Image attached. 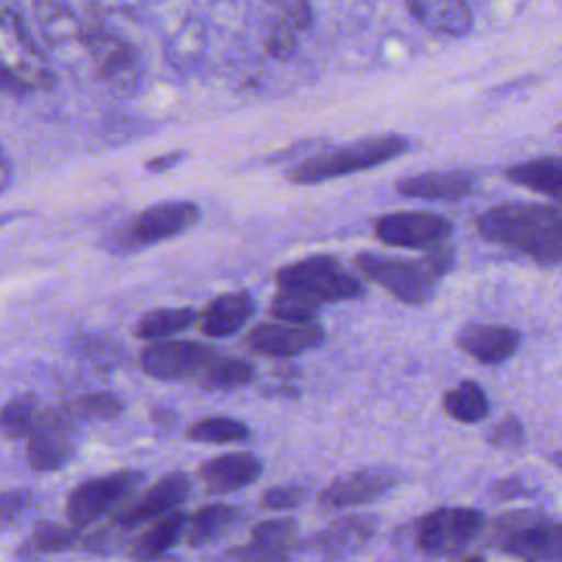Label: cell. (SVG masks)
I'll list each match as a JSON object with an SVG mask.
<instances>
[{
	"mask_svg": "<svg viewBox=\"0 0 562 562\" xmlns=\"http://www.w3.org/2000/svg\"><path fill=\"white\" fill-rule=\"evenodd\" d=\"M476 231L490 244L538 263H562V204L505 202L476 217Z\"/></svg>",
	"mask_w": 562,
	"mask_h": 562,
	"instance_id": "1",
	"label": "cell"
},
{
	"mask_svg": "<svg viewBox=\"0 0 562 562\" xmlns=\"http://www.w3.org/2000/svg\"><path fill=\"white\" fill-rule=\"evenodd\" d=\"M356 268L406 305H424L432 299L437 281L454 266V248L439 244L419 259L393 257L382 252H358Z\"/></svg>",
	"mask_w": 562,
	"mask_h": 562,
	"instance_id": "2",
	"label": "cell"
},
{
	"mask_svg": "<svg viewBox=\"0 0 562 562\" xmlns=\"http://www.w3.org/2000/svg\"><path fill=\"white\" fill-rule=\"evenodd\" d=\"M408 149V140L397 134H380L356 140L345 147L305 158L288 171V180L294 184H321L347 173L367 171L380 167Z\"/></svg>",
	"mask_w": 562,
	"mask_h": 562,
	"instance_id": "3",
	"label": "cell"
},
{
	"mask_svg": "<svg viewBox=\"0 0 562 562\" xmlns=\"http://www.w3.org/2000/svg\"><path fill=\"white\" fill-rule=\"evenodd\" d=\"M274 283L279 290L301 294L318 305L342 303L364 294L362 281L347 272L331 255H312L292 261L274 272Z\"/></svg>",
	"mask_w": 562,
	"mask_h": 562,
	"instance_id": "4",
	"label": "cell"
},
{
	"mask_svg": "<svg viewBox=\"0 0 562 562\" xmlns=\"http://www.w3.org/2000/svg\"><path fill=\"white\" fill-rule=\"evenodd\" d=\"M53 75L44 64L40 48L22 20V13L4 4L2 7V88L4 92H26L35 88H48Z\"/></svg>",
	"mask_w": 562,
	"mask_h": 562,
	"instance_id": "5",
	"label": "cell"
},
{
	"mask_svg": "<svg viewBox=\"0 0 562 562\" xmlns=\"http://www.w3.org/2000/svg\"><path fill=\"white\" fill-rule=\"evenodd\" d=\"M485 518L472 507H437L413 527V544L424 555L461 558V551L479 538Z\"/></svg>",
	"mask_w": 562,
	"mask_h": 562,
	"instance_id": "6",
	"label": "cell"
},
{
	"mask_svg": "<svg viewBox=\"0 0 562 562\" xmlns=\"http://www.w3.org/2000/svg\"><path fill=\"white\" fill-rule=\"evenodd\" d=\"M494 547L520 560H562V522L538 514H509L494 522Z\"/></svg>",
	"mask_w": 562,
	"mask_h": 562,
	"instance_id": "7",
	"label": "cell"
},
{
	"mask_svg": "<svg viewBox=\"0 0 562 562\" xmlns=\"http://www.w3.org/2000/svg\"><path fill=\"white\" fill-rule=\"evenodd\" d=\"M83 46L101 83L114 97H132L140 81V64L134 46L101 26H86Z\"/></svg>",
	"mask_w": 562,
	"mask_h": 562,
	"instance_id": "8",
	"label": "cell"
},
{
	"mask_svg": "<svg viewBox=\"0 0 562 562\" xmlns=\"http://www.w3.org/2000/svg\"><path fill=\"white\" fill-rule=\"evenodd\" d=\"M200 220V206L189 200H167L140 211L127 226L119 228L110 244L127 248H140L167 241L182 235Z\"/></svg>",
	"mask_w": 562,
	"mask_h": 562,
	"instance_id": "9",
	"label": "cell"
},
{
	"mask_svg": "<svg viewBox=\"0 0 562 562\" xmlns=\"http://www.w3.org/2000/svg\"><path fill=\"white\" fill-rule=\"evenodd\" d=\"M140 483L143 474L136 470H119L86 479L70 490L66 498V516L75 527H88L119 507Z\"/></svg>",
	"mask_w": 562,
	"mask_h": 562,
	"instance_id": "10",
	"label": "cell"
},
{
	"mask_svg": "<svg viewBox=\"0 0 562 562\" xmlns=\"http://www.w3.org/2000/svg\"><path fill=\"white\" fill-rule=\"evenodd\" d=\"M79 422L61 404L40 411V417L26 437V461L35 472H57L75 454V430Z\"/></svg>",
	"mask_w": 562,
	"mask_h": 562,
	"instance_id": "11",
	"label": "cell"
},
{
	"mask_svg": "<svg viewBox=\"0 0 562 562\" xmlns=\"http://www.w3.org/2000/svg\"><path fill=\"white\" fill-rule=\"evenodd\" d=\"M217 349L200 340H151L140 351V369L154 380L184 382L200 378Z\"/></svg>",
	"mask_w": 562,
	"mask_h": 562,
	"instance_id": "12",
	"label": "cell"
},
{
	"mask_svg": "<svg viewBox=\"0 0 562 562\" xmlns=\"http://www.w3.org/2000/svg\"><path fill=\"white\" fill-rule=\"evenodd\" d=\"M454 231L452 220L439 213L422 211H400L380 215L373 222L375 237L395 248H424L430 250L439 244H446Z\"/></svg>",
	"mask_w": 562,
	"mask_h": 562,
	"instance_id": "13",
	"label": "cell"
},
{
	"mask_svg": "<svg viewBox=\"0 0 562 562\" xmlns=\"http://www.w3.org/2000/svg\"><path fill=\"white\" fill-rule=\"evenodd\" d=\"M397 483V472L389 468H364L325 485L316 501L323 512L362 507L386 496Z\"/></svg>",
	"mask_w": 562,
	"mask_h": 562,
	"instance_id": "14",
	"label": "cell"
},
{
	"mask_svg": "<svg viewBox=\"0 0 562 562\" xmlns=\"http://www.w3.org/2000/svg\"><path fill=\"white\" fill-rule=\"evenodd\" d=\"M191 496V479L184 472H169L158 479L143 496L114 514V527L132 529L145 520L160 518L178 509Z\"/></svg>",
	"mask_w": 562,
	"mask_h": 562,
	"instance_id": "15",
	"label": "cell"
},
{
	"mask_svg": "<svg viewBox=\"0 0 562 562\" xmlns=\"http://www.w3.org/2000/svg\"><path fill=\"white\" fill-rule=\"evenodd\" d=\"M325 340V329L318 323L296 325V323H261L255 325L246 342L252 351L268 358H294L310 349L321 347Z\"/></svg>",
	"mask_w": 562,
	"mask_h": 562,
	"instance_id": "16",
	"label": "cell"
},
{
	"mask_svg": "<svg viewBox=\"0 0 562 562\" xmlns=\"http://www.w3.org/2000/svg\"><path fill=\"white\" fill-rule=\"evenodd\" d=\"M378 527L380 518L373 514H349L334 520L323 531L310 536L305 542H299L296 549L312 551L323 558L351 555L375 536Z\"/></svg>",
	"mask_w": 562,
	"mask_h": 562,
	"instance_id": "17",
	"label": "cell"
},
{
	"mask_svg": "<svg viewBox=\"0 0 562 562\" xmlns=\"http://www.w3.org/2000/svg\"><path fill=\"white\" fill-rule=\"evenodd\" d=\"M261 461L250 452H228L204 461L198 476L209 494H228L252 485L261 476Z\"/></svg>",
	"mask_w": 562,
	"mask_h": 562,
	"instance_id": "18",
	"label": "cell"
},
{
	"mask_svg": "<svg viewBox=\"0 0 562 562\" xmlns=\"http://www.w3.org/2000/svg\"><path fill=\"white\" fill-rule=\"evenodd\" d=\"M459 347L470 358H474L481 364L494 367L509 360L518 345L520 334L505 325H490V323H470L459 334Z\"/></svg>",
	"mask_w": 562,
	"mask_h": 562,
	"instance_id": "19",
	"label": "cell"
},
{
	"mask_svg": "<svg viewBox=\"0 0 562 562\" xmlns=\"http://www.w3.org/2000/svg\"><path fill=\"white\" fill-rule=\"evenodd\" d=\"M472 189L474 178L468 171H426L395 182L400 195L430 202H457L468 198Z\"/></svg>",
	"mask_w": 562,
	"mask_h": 562,
	"instance_id": "20",
	"label": "cell"
},
{
	"mask_svg": "<svg viewBox=\"0 0 562 562\" xmlns=\"http://www.w3.org/2000/svg\"><path fill=\"white\" fill-rule=\"evenodd\" d=\"M404 4L428 31L461 37L472 29V9L468 0H404Z\"/></svg>",
	"mask_w": 562,
	"mask_h": 562,
	"instance_id": "21",
	"label": "cell"
},
{
	"mask_svg": "<svg viewBox=\"0 0 562 562\" xmlns=\"http://www.w3.org/2000/svg\"><path fill=\"white\" fill-rule=\"evenodd\" d=\"M255 312V301L248 292H226L206 305L200 314V331L209 338H226L237 334Z\"/></svg>",
	"mask_w": 562,
	"mask_h": 562,
	"instance_id": "22",
	"label": "cell"
},
{
	"mask_svg": "<svg viewBox=\"0 0 562 562\" xmlns=\"http://www.w3.org/2000/svg\"><path fill=\"white\" fill-rule=\"evenodd\" d=\"M35 20L42 35L55 46H70L75 42L83 44L86 24L77 18L66 0H33Z\"/></svg>",
	"mask_w": 562,
	"mask_h": 562,
	"instance_id": "23",
	"label": "cell"
},
{
	"mask_svg": "<svg viewBox=\"0 0 562 562\" xmlns=\"http://www.w3.org/2000/svg\"><path fill=\"white\" fill-rule=\"evenodd\" d=\"M241 518L244 514L235 505H224V503L204 505L193 516H189L184 542L189 547H204L231 533L241 522Z\"/></svg>",
	"mask_w": 562,
	"mask_h": 562,
	"instance_id": "24",
	"label": "cell"
},
{
	"mask_svg": "<svg viewBox=\"0 0 562 562\" xmlns=\"http://www.w3.org/2000/svg\"><path fill=\"white\" fill-rule=\"evenodd\" d=\"M505 178L518 187L562 202V158H531L505 169Z\"/></svg>",
	"mask_w": 562,
	"mask_h": 562,
	"instance_id": "25",
	"label": "cell"
},
{
	"mask_svg": "<svg viewBox=\"0 0 562 562\" xmlns=\"http://www.w3.org/2000/svg\"><path fill=\"white\" fill-rule=\"evenodd\" d=\"M187 522H189V516L180 509H173L160 516L156 525H151L147 531H143L134 540V544L130 547V558L156 560L167 555V551H171L178 544V540L184 538Z\"/></svg>",
	"mask_w": 562,
	"mask_h": 562,
	"instance_id": "26",
	"label": "cell"
},
{
	"mask_svg": "<svg viewBox=\"0 0 562 562\" xmlns=\"http://www.w3.org/2000/svg\"><path fill=\"white\" fill-rule=\"evenodd\" d=\"M81 542L79 527H64L57 522H40L33 527V531L22 540L18 555L20 558H37V555H50V553H64L77 547Z\"/></svg>",
	"mask_w": 562,
	"mask_h": 562,
	"instance_id": "27",
	"label": "cell"
},
{
	"mask_svg": "<svg viewBox=\"0 0 562 562\" xmlns=\"http://www.w3.org/2000/svg\"><path fill=\"white\" fill-rule=\"evenodd\" d=\"M250 544L259 547L268 560H288L290 549H296V520L270 518L250 527Z\"/></svg>",
	"mask_w": 562,
	"mask_h": 562,
	"instance_id": "28",
	"label": "cell"
},
{
	"mask_svg": "<svg viewBox=\"0 0 562 562\" xmlns=\"http://www.w3.org/2000/svg\"><path fill=\"white\" fill-rule=\"evenodd\" d=\"M200 321L193 307H158L143 314L134 327V334L143 340H160L189 329Z\"/></svg>",
	"mask_w": 562,
	"mask_h": 562,
	"instance_id": "29",
	"label": "cell"
},
{
	"mask_svg": "<svg viewBox=\"0 0 562 562\" xmlns=\"http://www.w3.org/2000/svg\"><path fill=\"white\" fill-rule=\"evenodd\" d=\"M198 380L206 391H233L255 380V367L244 358L217 353Z\"/></svg>",
	"mask_w": 562,
	"mask_h": 562,
	"instance_id": "30",
	"label": "cell"
},
{
	"mask_svg": "<svg viewBox=\"0 0 562 562\" xmlns=\"http://www.w3.org/2000/svg\"><path fill=\"white\" fill-rule=\"evenodd\" d=\"M443 411L461 424H476L490 415V402L479 382L463 380L443 395Z\"/></svg>",
	"mask_w": 562,
	"mask_h": 562,
	"instance_id": "31",
	"label": "cell"
},
{
	"mask_svg": "<svg viewBox=\"0 0 562 562\" xmlns=\"http://www.w3.org/2000/svg\"><path fill=\"white\" fill-rule=\"evenodd\" d=\"M184 437L195 443H239L250 437V428L233 417H202L193 422Z\"/></svg>",
	"mask_w": 562,
	"mask_h": 562,
	"instance_id": "32",
	"label": "cell"
},
{
	"mask_svg": "<svg viewBox=\"0 0 562 562\" xmlns=\"http://www.w3.org/2000/svg\"><path fill=\"white\" fill-rule=\"evenodd\" d=\"M40 417V400L33 393H20L2 406V435L7 439L29 437Z\"/></svg>",
	"mask_w": 562,
	"mask_h": 562,
	"instance_id": "33",
	"label": "cell"
},
{
	"mask_svg": "<svg viewBox=\"0 0 562 562\" xmlns=\"http://www.w3.org/2000/svg\"><path fill=\"white\" fill-rule=\"evenodd\" d=\"M64 406L72 413V417L81 424L88 419H114L121 415L123 404L121 400L110 391H92L81 393L77 397H70L64 402Z\"/></svg>",
	"mask_w": 562,
	"mask_h": 562,
	"instance_id": "34",
	"label": "cell"
},
{
	"mask_svg": "<svg viewBox=\"0 0 562 562\" xmlns=\"http://www.w3.org/2000/svg\"><path fill=\"white\" fill-rule=\"evenodd\" d=\"M270 314L277 318V321H283V323H296V325H310V323H316L318 321V314H321V305L301 296V294H294V292H288V290H279L272 301H270Z\"/></svg>",
	"mask_w": 562,
	"mask_h": 562,
	"instance_id": "35",
	"label": "cell"
},
{
	"mask_svg": "<svg viewBox=\"0 0 562 562\" xmlns=\"http://www.w3.org/2000/svg\"><path fill=\"white\" fill-rule=\"evenodd\" d=\"M296 31L299 29L290 20H285L283 15L277 18V20H270L268 31H266V40H263L266 50L277 59L290 57L296 48Z\"/></svg>",
	"mask_w": 562,
	"mask_h": 562,
	"instance_id": "36",
	"label": "cell"
},
{
	"mask_svg": "<svg viewBox=\"0 0 562 562\" xmlns=\"http://www.w3.org/2000/svg\"><path fill=\"white\" fill-rule=\"evenodd\" d=\"M305 496H307V487H303V485H296V483L274 485L261 494V505L272 512L292 509V507L301 505L305 501Z\"/></svg>",
	"mask_w": 562,
	"mask_h": 562,
	"instance_id": "37",
	"label": "cell"
},
{
	"mask_svg": "<svg viewBox=\"0 0 562 562\" xmlns=\"http://www.w3.org/2000/svg\"><path fill=\"white\" fill-rule=\"evenodd\" d=\"M487 443L498 450H516L525 443L522 424L516 417H505L487 432Z\"/></svg>",
	"mask_w": 562,
	"mask_h": 562,
	"instance_id": "38",
	"label": "cell"
},
{
	"mask_svg": "<svg viewBox=\"0 0 562 562\" xmlns=\"http://www.w3.org/2000/svg\"><path fill=\"white\" fill-rule=\"evenodd\" d=\"M33 503V496L26 487H18V490H4L2 498H0V518H2V527H11L20 516H24L29 512Z\"/></svg>",
	"mask_w": 562,
	"mask_h": 562,
	"instance_id": "39",
	"label": "cell"
},
{
	"mask_svg": "<svg viewBox=\"0 0 562 562\" xmlns=\"http://www.w3.org/2000/svg\"><path fill=\"white\" fill-rule=\"evenodd\" d=\"M266 2H270L274 9H279L281 15L285 20H290L299 31L307 29L314 20L307 0H266Z\"/></svg>",
	"mask_w": 562,
	"mask_h": 562,
	"instance_id": "40",
	"label": "cell"
},
{
	"mask_svg": "<svg viewBox=\"0 0 562 562\" xmlns=\"http://www.w3.org/2000/svg\"><path fill=\"white\" fill-rule=\"evenodd\" d=\"M490 494L496 501H514V498H525L531 496V490L518 479V476H509V479H501L490 487Z\"/></svg>",
	"mask_w": 562,
	"mask_h": 562,
	"instance_id": "41",
	"label": "cell"
},
{
	"mask_svg": "<svg viewBox=\"0 0 562 562\" xmlns=\"http://www.w3.org/2000/svg\"><path fill=\"white\" fill-rule=\"evenodd\" d=\"M184 156H187V151H169V154H160V156H154V158H149L147 162H145V169L149 171V173H162V171H169V169H173L176 165H180L182 160H184Z\"/></svg>",
	"mask_w": 562,
	"mask_h": 562,
	"instance_id": "42",
	"label": "cell"
},
{
	"mask_svg": "<svg viewBox=\"0 0 562 562\" xmlns=\"http://www.w3.org/2000/svg\"><path fill=\"white\" fill-rule=\"evenodd\" d=\"M94 4L101 7V11H123L127 7L140 4V0H94Z\"/></svg>",
	"mask_w": 562,
	"mask_h": 562,
	"instance_id": "43",
	"label": "cell"
}]
</instances>
